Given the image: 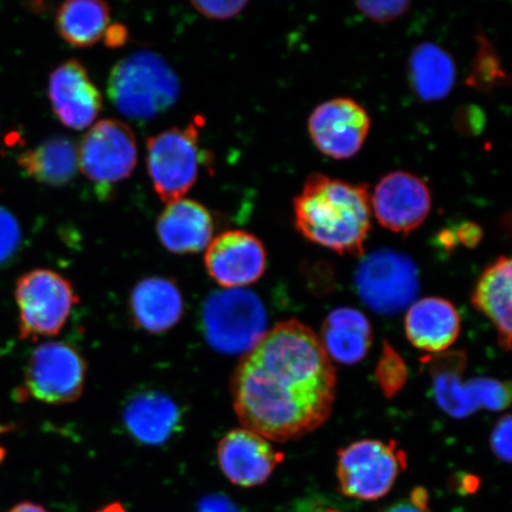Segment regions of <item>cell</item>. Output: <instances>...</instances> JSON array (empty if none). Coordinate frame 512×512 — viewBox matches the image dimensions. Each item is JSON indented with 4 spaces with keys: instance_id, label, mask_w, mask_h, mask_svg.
Here are the masks:
<instances>
[{
    "instance_id": "1",
    "label": "cell",
    "mask_w": 512,
    "mask_h": 512,
    "mask_svg": "<svg viewBox=\"0 0 512 512\" xmlns=\"http://www.w3.org/2000/svg\"><path fill=\"white\" fill-rule=\"evenodd\" d=\"M337 376L320 338L298 320L275 326L249 350L232 380L241 425L286 443L316 431L330 418Z\"/></svg>"
},
{
    "instance_id": "2",
    "label": "cell",
    "mask_w": 512,
    "mask_h": 512,
    "mask_svg": "<svg viewBox=\"0 0 512 512\" xmlns=\"http://www.w3.org/2000/svg\"><path fill=\"white\" fill-rule=\"evenodd\" d=\"M293 210L307 240L338 254L364 253L373 214L367 185L312 174L294 198Z\"/></svg>"
},
{
    "instance_id": "3",
    "label": "cell",
    "mask_w": 512,
    "mask_h": 512,
    "mask_svg": "<svg viewBox=\"0 0 512 512\" xmlns=\"http://www.w3.org/2000/svg\"><path fill=\"white\" fill-rule=\"evenodd\" d=\"M107 91L121 114L145 121L175 105L181 86L174 69L162 56L143 50L115 64Z\"/></svg>"
},
{
    "instance_id": "4",
    "label": "cell",
    "mask_w": 512,
    "mask_h": 512,
    "mask_svg": "<svg viewBox=\"0 0 512 512\" xmlns=\"http://www.w3.org/2000/svg\"><path fill=\"white\" fill-rule=\"evenodd\" d=\"M15 299L22 341L59 335L80 302L72 281L46 268L23 274L16 283Z\"/></svg>"
},
{
    "instance_id": "5",
    "label": "cell",
    "mask_w": 512,
    "mask_h": 512,
    "mask_svg": "<svg viewBox=\"0 0 512 512\" xmlns=\"http://www.w3.org/2000/svg\"><path fill=\"white\" fill-rule=\"evenodd\" d=\"M202 123L197 118L184 128H170L147 139V170L160 200L172 203L188 194L200 175L201 165L208 162L200 145Z\"/></svg>"
},
{
    "instance_id": "6",
    "label": "cell",
    "mask_w": 512,
    "mask_h": 512,
    "mask_svg": "<svg viewBox=\"0 0 512 512\" xmlns=\"http://www.w3.org/2000/svg\"><path fill=\"white\" fill-rule=\"evenodd\" d=\"M406 466V454L394 441H356L338 452L339 489L360 501H376L392 490Z\"/></svg>"
},
{
    "instance_id": "7",
    "label": "cell",
    "mask_w": 512,
    "mask_h": 512,
    "mask_svg": "<svg viewBox=\"0 0 512 512\" xmlns=\"http://www.w3.org/2000/svg\"><path fill=\"white\" fill-rule=\"evenodd\" d=\"M203 322L208 341L216 350L247 354L266 335L267 315L258 296L234 288L208 298Z\"/></svg>"
},
{
    "instance_id": "8",
    "label": "cell",
    "mask_w": 512,
    "mask_h": 512,
    "mask_svg": "<svg viewBox=\"0 0 512 512\" xmlns=\"http://www.w3.org/2000/svg\"><path fill=\"white\" fill-rule=\"evenodd\" d=\"M87 370L85 358L72 345L42 343L29 357L23 392L47 405H68L85 392Z\"/></svg>"
},
{
    "instance_id": "9",
    "label": "cell",
    "mask_w": 512,
    "mask_h": 512,
    "mask_svg": "<svg viewBox=\"0 0 512 512\" xmlns=\"http://www.w3.org/2000/svg\"><path fill=\"white\" fill-rule=\"evenodd\" d=\"M78 158L79 168L89 181L110 189L125 181L136 169V136L123 121L101 120L83 136Z\"/></svg>"
},
{
    "instance_id": "10",
    "label": "cell",
    "mask_w": 512,
    "mask_h": 512,
    "mask_svg": "<svg viewBox=\"0 0 512 512\" xmlns=\"http://www.w3.org/2000/svg\"><path fill=\"white\" fill-rule=\"evenodd\" d=\"M363 302L382 315H392L413 302L419 291V272L413 260L381 249L364 258L356 272Z\"/></svg>"
},
{
    "instance_id": "11",
    "label": "cell",
    "mask_w": 512,
    "mask_h": 512,
    "mask_svg": "<svg viewBox=\"0 0 512 512\" xmlns=\"http://www.w3.org/2000/svg\"><path fill=\"white\" fill-rule=\"evenodd\" d=\"M369 114L357 101L337 98L315 108L309 119L313 144L325 156L349 159L361 151L370 131Z\"/></svg>"
},
{
    "instance_id": "12",
    "label": "cell",
    "mask_w": 512,
    "mask_h": 512,
    "mask_svg": "<svg viewBox=\"0 0 512 512\" xmlns=\"http://www.w3.org/2000/svg\"><path fill=\"white\" fill-rule=\"evenodd\" d=\"M431 208L430 188L411 172H390L376 185L371 196V209L377 221L394 233L413 232L424 223Z\"/></svg>"
},
{
    "instance_id": "13",
    "label": "cell",
    "mask_w": 512,
    "mask_h": 512,
    "mask_svg": "<svg viewBox=\"0 0 512 512\" xmlns=\"http://www.w3.org/2000/svg\"><path fill=\"white\" fill-rule=\"evenodd\" d=\"M204 265L215 283L227 290L252 285L264 275V243L245 230H228L211 240Z\"/></svg>"
},
{
    "instance_id": "14",
    "label": "cell",
    "mask_w": 512,
    "mask_h": 512,
    "mask_svg": "<svg viewBox=\"0 0 512 512\" xmlns=\"http://www.w3.org/2000/svg\"><path fill=\"white\" fill-rule=\"evenodd\" d=\"M284 454L264 437L246 428L224 435L217 446V460L223 475L230 483L253 488L267 482Z\"/></svg>"
},
{
    "instance_id": "15",
    "label": "cell",
    "mask_w": 512,
    "mask_h": 512,
    "mask_svg": "<svg viewBox=\"0 0 512 512\" xmlns=\"http://www.w3.org/2000/svg\"><path fill=\"white\" fill-rule=\"evenodd\" d=\"M51 107L64 126L85 130L102 110V95L79 60L64 61L49 78Z\"/></svg>"
},
{
    "instance_id": "16",
    "label": "cell",
    "mask_w": 512,
    "mask_h": 512,
    "mask_svg": "<svg viewBox=\"0 0 512 512\" xmlns=\"http://www.w3.org/2000/svg\"><path fill=\"white\" fill-rule=\"evenodd\" d=\"M184 299L174 280L149 277L134 286L130 297V315L138 329L159 335L181 322Z\"/></svg>"
},
{
    "instance_id": "17",
    "label": "cell",
    "mask_w": 512,
    "mask_h": 512,
    "mask_svg": "<svg viewBox=\"0 0 512 512\" xmlns=\"http://www.w3.org/2000/svg\"><path fill=\"white\" fill-rule=\"evenodd\" d=\"M210 211L194 200H178L158 217L156 232L165 249L174 254H195L209 246L214 235Z\"/></svg>"
},
{
    "instance_id": "18",
    "label": "cell",
    "mask_w": 512,
    "mask_h": 512,
    "mask_svg": "<svg viewBox=\"0 0 512 512\" xmlns=\"http://www.w3.org/2000/svg\"><path fill=\"white\" fill-rule=\"evenodd\" d=\"M123 416L132 437L150 446L165 444L179 430L182 422L177 403L157 390L134 395L127 402Z\"/></svg>"
},
{
    "instance_id": "19",
    "label": "cell",
    "mask_w": 512,
    "mask_h": 512,
    "mask_svg": "<svg viewBox=\"0 0 512 512\" xmlns=\"http://www.w3.org/2000/svg\"><path fill=\"white\" fill-rule=\"evenodd\" d=\"M405 329L408 341L416 349L435 354L456 342L460 332V316L448 300L424 298L409 309Z\"/></svg>"
},
{
    "instance_id": "20",
    "label": "cell",
    "mask_w": 512,
    "mask_h": 512,
    "mask_svg": "<svg viewBox=\"0 0 512 512\" xmlns=\"http://www.w3.org/2000/svg\"><path fill=\"white\" fill-rule=\"evenodd\" d=\"M511 287V260L501 256L486 268L472 296L473 306L494 324L505 351L511 349Z\"/></svg>"
},
{
    "instance_id": "21",
    "label": "cell",
    "mask_w": 512,
    "mask_h": 512,
    "mask_svg": "<svg viewBox=\"0 0 512 512\" xmlns=\"http://www.w3.org/2000/svg\"><path fill=\"white\" fill-rule=\"evenodd\" d=\"M320 342L330 360L355 364L368 354L373 343V330L363 313L341 307L324 320Z\"/></svg>"
},
{
    "instance_id": "22",
    "label": "cell",
    "mask_w": 512,
    "mask_h": 512,
    "mask_svg": "<svg viewBox=\"0 0 512 512\" xmlns=\"http://www.w3.org/2000/svg\"><path fill=\"white\" fill-rule=\"evenodd\" d=\"M18 165L36 182L64 187L79 169L78 146L67 137H51L18 158Z\"/></svg>"
},
{
    "instance_id": "23",
    "label": "cell",
    "mask_w": 512,
    "mask_h": 512,
    "mask_svg": "<svg viewBox=\"0 0 512 512\" xmlns=\"http://www.w3.org/2000/svg\"><path fill=\"white\" fill-rule=\"evenodd\" d=\"M409 76L420 99L428 102L443 100L456 82V64L437 44L421 43L409 60Z\"/></svg>"
},
{
    "instance_id": "24",
    "label": "cell",
    "mask_w": 512,
    "mask_h": 512,
    "mask_svg": "<svg viewBox=\"0 0 512 512\" xmlns=\"http://www.w3.org/2000/svg\"><path fill=\"white\" fill-rule=\"evenodd\" d=\"M111 8L100 0H69L57 10L56 28L69 46L89 48L110 27Z\"/></svg>"
},
{
    "instance_id": "25",
    "label": "cell",
    "mask_w": 512,
    "mask_h": 512,
    "mask_svg": "<svg viewBox=\"0 0 512 512\" xmlns=\"http://www.w3.org/2000/svg\"><path fill=\"white\" fill-rule=\"evenodd\" d=\"M432 364L435 399L454 418H465L476 411L467 384L462 381L466 366L463 352L428 358Z\"/></svg>"
},
{
    "instance_id": "26",
    "label": "cell",
    "mask_w": 512,
    "mask_h": 512,
    "mask_svg": "<svg viewBox=\"0 0 512 512\" xmlns=\"http://www.w3.org/2000/svg\"><path fill=\"white\" fill-rule=\"evenodd\" d=\"M508 80L495 48L485 36L478 37V49L466 80L467 85L480 92H491Z\"/></svg>"
},
{
    "instance_id": "27",
    "label": "cell",
    "mask_w": 512,
    "mask_h": 512,
    "mask_svg": "<svg viewBox=\"0 0 512 512\" xmlns=\"http://www.w3.org/2000/svg\"><path fill=\"white\" fill-rule=\"evenodd\" d=\"M377 381L384 394L392 398L407 380V368L402 358L390 345H384L383 354L376 369Z\"/></svg>"
},
{
    "instance_id": "28",
    "label": "cell",
    "mask_w": 512,
    "mask_h": 512,
    "mask_svg": "<svg viewBox=\"0 0 512 512\" xmlns=\"http://www.w3.org/2000/svg\"><path fill=\"white\" fill-rule=\"evenodd\" d=\"M466 384L477 408L501 411L509 405L511 395L508 384L490 379H476Z\"/></svg>"
},
{
    "instance_id": "29",
    "label": "cell",
    "mask_w": 512,
    "mask_h": 512,
    "mask_svg": "<svg viewBox=\"0 0 512 512\" xmlns=\"http://www.w3.org/2000/svg\"><path fill=\"white\" fill-rule=\"evenodd\" d=\"M21 245V226L9 210L0 207V267L10 264Z\"/></svg>"
},
{
    "instance_id": "30",
    "label": "cell",
    "mask_w": 512,
    "mask_h": 512,
    "mask_svg": "<svg viewBox=\"0 0 512 512\" xmlns=\"http://www.w3.org/2000/svg\"><path fill=\"white\" fill-rule=\"evenodd\" d=\"M357 6L371 21L382 24L401 17L411 3L394 0V2H358Z\"/></svg>"
},
{
    "instance_id": "31",
    "label": "cell",
    "mask_w": 512,
    "mask_h": 512,
    "mask_svg": "<svg viewBox=\"0 0 512 512\" xmlns=\"http://www.w3.org/2000/svg\"><path fill=\"white\" fill-rule=\"evenodd\" d=\"M247 2L241 0H232V2H192L191 5L200 12L201 15L210 19H229L246 8Z\"/></svg>"
},
{
    "instance_id": "32",
    "label": "cell",
    "mask_w": 512,
    "mask_h": 512,
    "mask_svg": "<svg viewBox=\"0 0 512 512\" xmlns=\"http://www.w3.org/2000/svg\"><path fill=\"white\" fill-rule=\"evenodd\" d=\"M511 428L510 416H504L498 421L491 437V446L495 456L507 463H510L511 460Z\"/></svg>"
},
{
    "instance_id": "33",
    "label": "cell",
    "mask_w": 512,
    "mask_h": 512,
    "mask_svg": "<svg viewBox=\"0 0 512 512\" xmlns=\"http://www.w3.org/2000/svg\"><path fill=\"white\" fill-rule=\"evenodd\" d=\"M483 230L477 224L472 222L463 223L454 232L446 230L440 235V240L444 242V245H456L457 242L462 243L466 247H475L479 241L482 240Z\"/></svg>"
},
{
    "instance_id": "34",
    "label": "cell",
    "mask_w": 512,
    "mask_h": 512,
    "mask_svg": "<svg viewBox=\"0 0 512 512\" xmlns=\"http://www.w3.org/2000/svg\"><path fill=\"white\" fill-rule=\"evenodd\" d=\"M382 512H432L428 505L427 492L424 489H415L411 497L392 505Z\"/></svg>"
},
{
    "instance_id": "35",
    "label": "cell",
    "mask_w": 512,
    "mask_h": 512,
    "mask_svg": "<svg viewBox=\"0 0 512 512\" xmlns=\"http://www.w3.org/2000/svg\"><path fill=\"white\" fill-rule=\"evenodd\" d=\"M198 512H240V510L226 497L210 496L203 499Z\"/></svg>"
},
{
    "instance_id": "36",
    "label": "cell",
    "mask_w": 512,
    "mask_h": 512,
    "mask_svg": "<svg viewBox=\"0 0 512 512\" xmlns=\"http://www.w3.org/2000/svg\"><path fill=\"white\" fill-rule=\"evenodd\" d=\"M104 38L110 48L123 47L128 40V31L124 25L115 24L113 27H108Z\"/></svg>"
},
{
    "instance_id": "37",
    "label": "cell",
    "mask_w": 512,
    "mask_h": 512,
    "mask_svg": "<svg viewBox=\"0 0 512 512\" xmlns=\"http://www.w3.org/2000/svg\"><path fill=\"white\" fill-rule=\"evenodd\" d=\"M9 512H49L41 505H37L30 502H24L17 504L15 508H12Z\"/></svg>"
},
{
    "instance_id": "38",
    "label": "cell",
    "mask_w": 512,
    "mask_h": 512,
    "mask_svg": "<svg viewBox=\"0 0 512 512\" xmlns=\"http://www.w3.org/2000/svg\"><path fill=\"white\" fill-rule=\"evenodd\" d=\"M96 512H127V511L125 510L123 505H121L120 503H111V504L106 505L105 508H102L101 510L96 511Z\"/></svg>"
},
{
    "instance_id": "39",
    "label": "cell",
    "mask_w": 512,
    "mask_h": 512,
    "mask_svg": "<svg viewBox=\"0 0 512 512\" xmlns=\"http://www.w3.org/2000/svg\"><path fill=\"white\" fill-rule=\"evenodd\" d=\"M6 431H9V428L4 426L2 424V421H0V435H2ZM5 454H6V452H5L4 448L2 446H0V463L3 462V460L5 458Z\"/></svg>"
},
{
    "instance_id": "40",
    "label": "cell",
    "mask_w": 512,
    "mask_h": 512,
    "mask_svg": "<svg viewBox=\"0 0 512 512\" xmlns=\"http://www.w3.org/2000/svg\"><path fill=\"white\" fill-rule=\"evenodd\" d=\"M326 512H337V511H334V510H329V511H326Z\"/></svg>"
}]
</instances>
